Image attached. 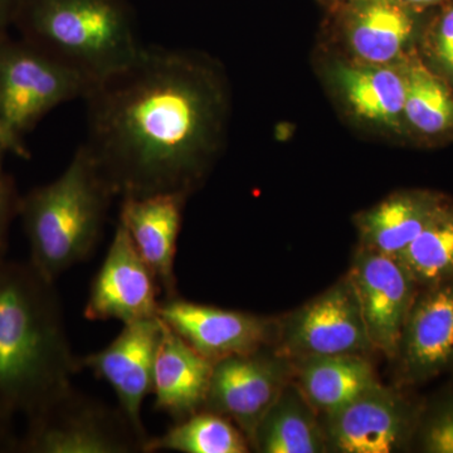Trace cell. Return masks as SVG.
Wrapping results in <instances>:
<instances>
[{"label":"cell","instance_id":"obj_14","mask_svg":"<svg viewBox=\"0 0 453 453\" xmlns=\"http://www.w3.org/2000/svg\"><path fill=\"white\" fill-rule=\"evenodd\" d=\"M402 377L410 383L431 380L453 365V281L427 286L417 295L402 334Z\"/></svg>","mask_w":453,"mask_h":453},{"label":"cell","instance_id":"obj_29","mask_svg":"<svg viewBox=\"0 0 453 453\" xmlns=\"http://www.w3.org/2000/svg\"><path fill=\"white\" fill-rule=\"evenodd\" d=\"M13 418L0 411V451H14L17 437L12 429Z\"/></svg>","mask_w":453,"mask_h":453},{"label":"cell","instance_id":"obj_7","mask_svg":"<svg viewBox=\"0 0 453 453\" xmlns=\"http://www.w3.org/2000/svg\"><path fill=\"white\" fill-rule=\"evenodd\" d=\"M277 354L286 359L365 356L372 349L356 288L348 275L277 327Z\"/></svg>","mask_w":453,"mask_h":453},{"label":"cell","instance_id":"obj_11","mask_svg":"<svg viewBox=\"0 0 453 453\" xmlns=\"http://www.w3.org/2000/svg\"><path fill=\"white\" fill-rule=\"evenodd\" d=\"M163 332L160 318L135 321L124 325L103 350L77 357L79 372L86 369L111 386L119 408L146 441L149 434L142 422V404L146 396L153 395L155 357Z\"/></svg>","mask_w":453,"mask_h":453},{"label":"cell","instance_id":"obj_3","mask_svg":"<svg viewBox=\"0 0 453 453\" xmlns=\"http://www.w3.org/2000/svg\"><path fill=\"white\" fill-rule=\"evenodd\" d=\"M115 195L82 145L58 178L20 196L32 266L56 282L95 251Z\"/></svg>","mask_w":453,"mask_h":453},{"label":"cell","instance_id":"obj_31","mask_svg":"<svg viewBox=\"0 0 453 453\" xmlns=\"http://www.w3.org/2000/svg\"><path fill=\"white\" fill-rule=\"evenodd\" d=\"M396 2L403 4L404 7L410 8L411 11L419 13V12L426 11L428 8L440 7L446 0H396Z\"/></svg>","mask_w":453,"mask_h":453},{"label":"cell","instance_id":"obj_12","mask_svg":"<svg viewBox=\"0 0 453 453\" xmlns=\"http://www.w3.org/2000/svg\"><path fill=\"white\" fill-rule=\"evenodd\" d=\"M417 417V408L401 393L374 384L326 414L327 449L340 453L399 451L412 437Z\"/></svg>","mask_w":453,"mask_h":453},{"label":"cell","instance_id":"obj_8","mask_svg":"<svg viewBox=\"0 0 453 453\" xmlns=\"http://www.w3.org/2000/svg\"><path fill=\"white\" fill-rule=\"evenodd\" d=\"M294 375L291 360L261 350L214 363L204 410L234 423L252 443L264 418ZM252 447V446H251Z\"/></svg>","mask_w":453,"mask_h":453},{"label":"cell","instance_id":"obj_25","mask_svg":"<svg viewBox=\"0 0 453 453\" xmlns=\"http://www.w3.org/2000/svg\"><path fill=\"white\" fill-rule=\"evenodd\" d=\"M429 50L443 67L453 73V0L440 5L427 33Z\"/></svg>","mask_w":453,"mask_h":453},{"label":"cell","instance_id":"obj_32","mask_svg":"<svg viewBox=\"0 0 453 453\" xmlns=\"http://www.w3.org/2000/svg\"><path fill=\"white\" fill-rule=\"evenodd\" d=\"M336 2H342V3H344V2H347V0H336Z\"/></svg>","mask_w":453,"mask_h":453},{"label":"cell","instance_id":"obj_28","mask_svg":"<svg viewBox=\"0 0 453 453\" xmlns=\"http://www.w3.org/2000/svg\"><path fill=\"white\" fill-rule=\"evenodd\" d=\"M5 151L13 153L17 157H25V159H28L31 157L28 149H27L26 142H18L5 129L4 125L0 122V154L5 153Z\"/></svg>","mask_w":453,"mask_h":453},{"label":"cell","instance_id":"obj_19","mask_svg":"<svg viewBox=\"0 0 453 453\" xmlns=\"http://www.w3.org/2000/svg\"><path fill=\"white\" fill-rule=\"evenodd\" d=\"M335 81L354 112L366 121L398 129L404 119V62L340 65Z\"/></svg>","mask_w":453,"mask_h":453},{"label":"cell","instance_id":"obj_22","mask_svg":"<svg viewBox=\"0 0 453 453\" xmlns=\"http://www.w3.org/2000/svg\"><path fill=\"white\" fill-rule=\"evenodd\" d=\"M251 445L234 422L211 411L175 422L162 436L149 437L145 453H246Z\"/></svg>","mask_w":453,"mask_h":453},{"label":"cell","instance_id":"obj_20","mask_svg":"<svg viewBox=\"0 0 453 453\" xmlns=\"http://www.w3.org/2000/svg\"><path fill=\"white\" fill-rule=\"evenodd\" d=\"M296 386L315 411L335 412L380 383L365 356L308 357L291 362Z\"/></svg>","mask_w":453,"mask_h":453},{"label":"cell","instance_id":"obj_30","mask_svg":"<svg viewBox=\"0 0 453 453\" xmlns=\"http://www.w3.org/2000/svg\"><path fill=\"white\" fill-rule=\"evenodd\" d=\"M20 0H0V35L14 25Z\"/></svg>","mask_w":453,"mask_h":453},{"label":"cell","instance_id":"obj_10","mask_svg":"<svg viewBox=\"0 0 453 453\" xmlns=\"http://www.w3.org/2000/svg\"><path fill=\"white\" fill-rule=\"evenodd\" d=\"M160 296L153 271L140 256L127 226L118 219L105 259L89 286L85 318L122 325L159 318Z\"/></svg>","mask_w":453,"mask_h":453},{"label":"cell","instance_id":"obj_5","mask_svg":"<svg viewBox=\"0 0 453 453\" xmlns=\"http://www.w3.org/2000/svg\"><path fill=\"white\" fill-rule=\"evenodd\" d=\"M26 419L13 452L145 453L148 442L120 408L83 395L73 384Z\"/></svg>","mask_w":453,"mask_h":453},{"label":"cell","instance_id":"obj_18","mask_svg":"<svg viewBox=\"0 0 453 453\" xmlns=\"http://www.w3.org/2000/svg\"><path fill=\"white\" fill-rule=\"evenodd\" d=\"M426 190L395 193L357 217L360 247L399 257L446 205Z\"/></svg>","mask_w":453,"mask_h":453},{"label":"cell","instance_id":"obj_21","mask_svg":"<svg viewBox=\"0 0 453 453\" xmlns=\"http://www.w3.org/2000/svg\"><path fill=\"white\" fill-rule=\"evenodd\" d=\"M314 411L290 381L258 423L251 446L264 453L326 452V434Z\"/></svg>","mask_w":453,"mask_h":453},{"label":"cell","instance_id":"obj_17","mask_svg":"<svg viewBox=\"0 0 453 453\" xmlns=\"http://www.w3.org/2000/svg\"><path fill=\"white\" fill-rule=\"evenodd\" d=\"M416 12L396 0H347L345 37L360 64L393 65L403 55L416 28Z\"/></svg>","mask_w":453,"mask_h":453},{"label":"cell","instance_id":"obj_26","mask_svg":"<svg viewBox=\"0 0 453 453\" xmlns=\"http://www.w3.org/2000/svg\"><path fill=\"white\" fill-rule=\"evenodd\" d=\"M422 447L429 453H453V398L441 405L426 423Z\"/></svg>","mask_w":453,"mask_h":453},{"label":"cell","instance_id":"obj_2","mask_svg":"<svg viewBox=\"0 0 453 453\" xmlns=\"http://www.w3.org/2000/svg\"><path fill=\"white\" fill-rule=\"evenodd\" d=\"M56 282L31 262L0 259V411L27 417L79 372Z\"/></svg>","mask_w":453,"mask_h":453},{"label":"cell","instance_id":"obj_9","mask_svg":"<svg viewBox=\"0 0 453 453\" xmlns=\"http://www.w3.org/2000/svg\"><path fill=\"white\" fill-rule=\"evenodd\" d=\"M348 276L374 350L396 359L418 283L401 259L359 247Z\"/></svg>","mask_w":453,"mask_h":453},{"label":"cell","instance_id":"obj_1","mask_svg":"<svg viewBox=\"0 0 453 453\" xmlns=\"http://www.w3.org/2000/svg\"><path fill=\"white\" fill-rule=\"evenodd\" d=\"M83 100L82 146L113 195L189 196L219 133L223 95L210 65L184 50L144 46Z\"/></svg>","mask_w":453,"mask_h":453},{"label":"cell","instance_id":"obj_15","mask_svg":"<svg viewBox=\"0 0 453 453\" xmlns=\"http://www.w3.org/2000/svg\"><path fill=\"white\" fill-rule=\"evenodd\" d=\"M188 196L180 193L122 198L119 219L153 271L163 300L179 296L175 256Z\"/></svg>","mask_w":453,"mask_h":453},{"label":"cell","instance_id":"obj_27","mask_svg":"<svg viewBox=\"0 0 453 453\" xmlns=\"http://www.w3.org/2000/svg\"><path fill=\"white\" fill-rule=\"evenodd\" d=\"M0 154V259L7 257L9 232L19 211L20 196L13 177L5 172Z\"/></svg>","mask_w":453,"mask_h":453},{"label":"cell","instance_id":"obj_6","mask_svg":"<svg viewBox=\"0 0 453 453\" xmlns=\"http://www.w3.org/2000/svg\"><path fill=\"white\" fill-rule=\"evenodd\" d=\"M91 83L23 38L0 35V122L25 142L53 109L85 98Z\"/></svg>","mask_w":453,"mask_h":453},{"label":"cell","instance_id":"obj_4","mask_svg":"<svg viewBox=\"0 0 453 453\" xmlns=\"http://www.w3.org/2000/svg\"><path fill=\"white\" fill-rule=\"evenodd\" d=\"M13 26L20 38L91 86L129 65L144 47L127 0H20Z\"/></svg>","mask_w":453,"mask_h":453},{"label":"cell","instance_id":"obj_23","mask_svg":"<svg viewBox=\"0 0 453 453\" xmlns=\"http://www.w3.org/2000/svg\"><path fill=\"white\" fill-rule=\"evenodd\" d=\"M404 120L427 136L453 129V97L446 83L432 73L421 59H405Z\"/></svg>","mask_w":453,"mask_h":453},{"label":"cell","instance_id":"obj_16","mask_svg":"<svg viewBox=\"0 0 453 453\" xmlns=\"http://www.w3.org/2000/svg\"><path fill=\"white\" fill-rule=\"evenodd\" d=\"M213 365L164 323L154 365L155 408L174 422L204 410Z\"/></svg>","mask_w":453,"mask_h":453},{"label":"cell","instance_id":"obj_13","mask_svg":"<svg viewBox=\"0 0 453 453\" xmlns=\"http://www.w3.org/2000/svg\"><path fill=\"white\" fill-rule=\"evenodd\" d=\"M159 318L199 354L216 363L266 348L277 326L262 316L173 297L162 300Z\"/></svg>","mask_w":453,"mask_h":453},{"label":"cell","instance_id":"obj_24","mask_svg":"<svg viewBox=\"0 0 453 453\" xmlns=\"http://www.w3.org/2000/svg\"><path fill=\"white\" fill-rule=\"evenodd\" d=\"M398 258L418 286L453 281V205L446 203Z\"/></svg>","mask_w":453,"mask_h":453}]
</instances>
